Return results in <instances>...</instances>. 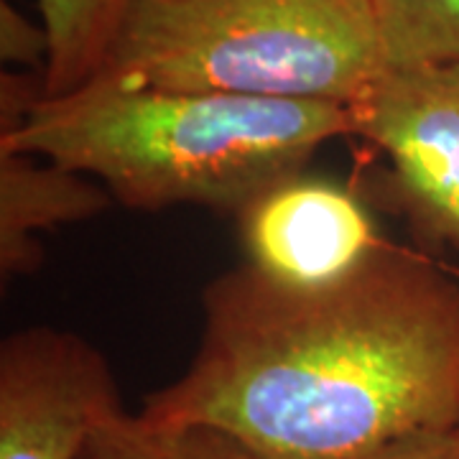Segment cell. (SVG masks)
I'll use <instances>...</instances> for the list:
<instances>
[{
	"label": "cell",
	"instance_id": "obj_1",
	"mask_svg": "<svg viewBox=\"0 0 459 459\" xmlns=\"http://www.w3.org/2000/svg\"><path fill=\"white\" fill-rule=\"evenodd\" d=\"M186 373L153 424L210 427L255 459H373L457 431L459 283L383 247L355 276L294 291L243 265L207 283Z\"/></svg>",
	"mask_w": 459,
	"mask_h": 459
},
{
	"label": "cell",
	"instance_id": "obj_2",
	"mask_svg": "<svg viewBox=\"0 0 459 459\" xmlns=\"http://www.w3.org/2000/svg\"><path fill=\"white\" fill-rule=\"evenodd\" d=\"M340 135H352L347 105L177 92L98 74L44 95L18 131L0 135V151L82 171L133 210L202 204L238 214Z\"/></svg>",
	"mask_w": 459,
	"mask_h": 459
},
{
	"label": "cell",
	"instance_id": "obj_3",
	"mask_svg": "<svg viewBox=\"0 0 459 459\" xmlns=\"http://www.w3.org/2000/svg\"><path fill=\"white\" fill-rule=\"evenodd\" d=\"M385 66L370 0H133L100 74L352 105Z\"/></svg>",
	"mask_w": 459,
	"mask_h": 459
},
{
	"label": "cell",
	"instance_id": "obj_4",
	"mask_svg": "<svg viewBox=\"0 0 459 459\" xmlns=\"http://www.w3.org/2000/svg\"><path fill=\"white\" fill-rule=\"evenodd\" d=\"M347 108L352 135L391 159L416 228L459 250V59L385 66Z\"/></svg>",
	"mask_w": 459,
	"mask_h": 459
},
{
	"label": "cell",
	"instance_id": "obj_5",
	"mask_svg": "<svg viewBox=\"0 0 459 459\" xmlns=\"http://www.w3.org/2000/svg\"><path fill=\"white\" fill-rule=\"evenodd\" d=\"M120 411L110 365L80 334L26 327L0 344V459H82Z\"/></svg>",
	"mask_w": 459,
	"mask_h": 459
},
{
	"label": "cell",
	"instance_id": "obj_6",
	"mask_svg": "<svg viewBox=\"0 0 459 459\" xmlns=\"http://www.w3.org/2000/svg\"><path fill=\"white\" fill-rule=\"evenodd\" d=\"M238 220L247 265L294 291L337 286L385 247L360 199L304 171L250 199Z\"/></svg>",
	"mask_w": 459,
	"mask_h": 459
},
{
	"label": "cell",
	"instance_id": "obj_7",
	"mask_svg": "<svg viewBox=\"0 0 459 459\" xmlns=\"http://www.w3.org/2000/svg\"><path fill=\"white\" fill-rule=\"evenodd\" d=\"M113 204L105 184L21 151H0V276L33 273L44 263L36 235L84 222Z\"/></svg>",
	"mask_w": 459,
	"mask_h": 459
},
{
	"label": "cell",
	"instance_id": "obj_8",
	"mask_svg": "<svg viewBox=\"0 0 459 459\" xmlns=\"http://www.w3.org/2000/svg\"><path fill=\"white\" fill-rule=\"evenodd\" d=\"M131 3L39 0L41 26L49 39V62L44 69L47 98L66 95L98 77Z\"/></svg>",
	"mask_w": 459,
	"mask_h": 459
},
{
	"label": "cell",
	"instance_id": "obj_9",
	"mask_svg": "<svg viewBox=\"0 0 459 459\" xmlns=\"http://www.w3.org/2000/svg\"><path fill=\"white\" fill-rule=\"evenodd\" d=\"M82 459H255L210 427L153 424L120 411L92 434Z\"/></svg>",
	"mask_w": 459,
	"mask_h": 459
},
{
	"label": "cell",
	"instance_id": "obj_10",
	"mask_svg": "<svg viewBox=\"0 0 459 459\" xmlns=\"http://www.w3.org/2000/svg\"><path fill=\"white\" fill-rule=\"evenodd\" d=\"M388 66L459 59V0H370Z\"/></svg>",
	"mask_w": 459,
	"mask_h": 459
},
{
	"label": "cell",
	"instance_id": "obj_11",
	"mask_svg": "<svg viewBox=\"0 0 459 459\" xmlns=\"http://www.w3.org/2000/svg\"><path fill=\"white\" fill-rule=\"evenodd\" d=\"M0 56L11 65L33 66L39 74H44L49 62L47 29L33 26L8 0L0 3Z\"/></svg>",
	"mask_w": 459,
	"mask_h": 459
},
{
	"label": "cell",
	"instance_id": "obj_12",
	"mask_svg": "<svg viewBox=\"0 0 459 459\" xmlns=\"http://www.w3.org/2000/svg\"><path fill=\"white\" fill-rule=\"evenodd\" d=\"M373 459H459V437L457 431L416 437Z\"/></svg>",
	"mask_w": 459,
	"mask_h": 459
},
{
	"label": "cell",
	"instance_id": "obj_13",
	"mask_svg": "<svg viewBox=\"0 0 459 459\" xmlns=\"http://www.w3.org/2000/svg\"><path fill=\"white\" fill-rule=\"evenodd\" d=\"M457 437H459V424H457Z\"/></svg>",
	"mask_w": 459,
	"mask_h": 459
}]
</instances>
